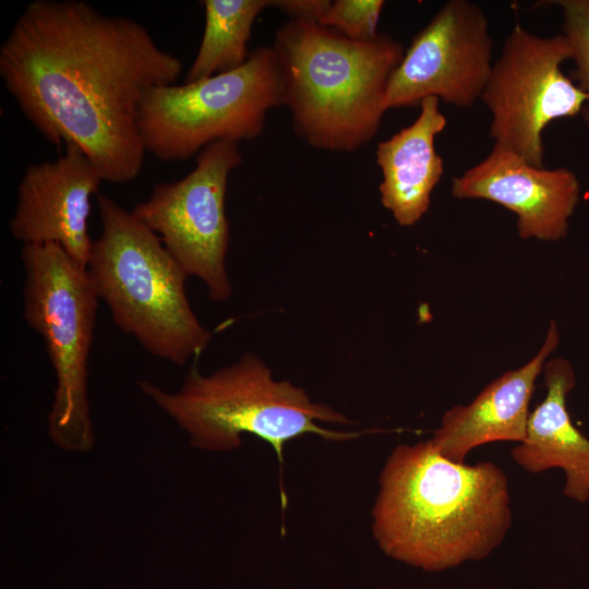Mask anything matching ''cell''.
Listing matches in <instances>:
<instances>
[{
    "instance_id": "obj_1",
    "label": "cell",
    "mask_w": 589,
    "mask_h": 589,
    "mask_svg": "<svg viewBox=\"0 0 589 589\" xmlns=\"http://www.w3.org/2000/svg\"><path fill=\"white\" fill-rule=\"evenodd\" d=\"M182 69L140 22L81 0L29 2L0 47V77L25 118L48 142L77 144L113 183L142 170L145 93Z\"/></svg>"
},
{
    "instance_id": "obj_2",
    "label": "cell",
    "mask_w": 589,
    "mask_h": 589,
    "mask_svg": "<svg viewBox=\"0 0 589 589\" xmlns=\"http://www.w3.org/2000/svg\"><path fill=\"white\" fill-rule=\"evenodd\" d=\"M508 488L492 461H452L431 440L399 444L378 478L372 534L386 555L430 572L480 561L512 527Z\"/></svg>"
},
{
    "instance_id": "obj_3",
    "label": "cell",
    "mask_w": 589,
    "mask_h": 589,
    "mask_svg": "<svg viewBox=\"0 0 589 589\" xmlns=\"http://www.w3.org/2000/svg\"><path fill=\"white\" fill-rule=\"evenodd\" d=\"M281 106L310 146L353 152L377 133L388 80L404 45L387 34L350 39L318 23L289 20L275 34Z\"/></svg>"
},
{
    "instance_id": "obj_4",
    "label": "cell",
    "mask_w": 589,
    "mask_h": 589,
    "mask_svg": "<svg viewBox=\"0 0 589 589\" xmlns=\"http://www.w3.org/2000/svg\"><path fill=\"white\" fill-rule=\"evenodd\" d=\"M140 390L189 436L191 446L216 453L238 448L244 434L267 442L283 462L285 445L306 434L329 441H348L362 432L329 430L320 423L349 424L332 407L315 402L289 381H277L253 352L211 374L194 359L181 387L168 392L146 380Z\"/></svg>"
},
{
    "instance_id": "obj_5",
    "label": "cell",
    "mask_w": 589,
    "mask_h": 589,
    "mask_svg": "<svg viewBox=\"0 0 589 589\" xmlns=\"http://www.w3.org/2000/svg\"><path fill=\"white\" fill-rule=\"evenodd\" d=\"M96 202L101 231L86 271L98 299L149 354L184 366L212 339L188 299V274L131 212L106 194Z\"/></svg>"
},
{
    "instance_id": "obj_6",
    "label": "cell",
    "mask_w": 589,
    "mask_h": 589,
    "mask_svg": "<svg viewBox=\"0 0 589 589\" xmlns=\"http://www.w3.org/2000/svg\"><path fill=\"white\" fill-rule=\"evenodd\" d=\"M23 317L44 340L56 387L48 435L62 450L87 453L95 435L87 380L99 299L85 267L56 243L21 250Z\"/></svg>"
},
{
    "instance_id": "obj_7",
    "label": "cell",
    "mask_w": 589,
    "mask_h": 589,
    "mask_svg": "<svg viewBox=\"0 0 589 589\" xmlns=\"http://www.w3.org/2000/svg\"><path fill=\"white\" fill-rule=\"evenodd\" d=\"M281 107L279 73L272 46L251 50L238 69L183 84L149 88L139 128L145 152L181 161L223 139L252 140L268 110Z\"/></svg>"
},
{
    "instance_id": "obj_8",
    "label": "cell",
    "mask_w": 589,
    "mask_h": 589,
    "mask_svg": "<svg viewBox=\"0 0 589 589\" xmlns=\"http://www.w3.org/2000/svg\"><path fill=\"white\" fill-rule=\"evenodd\" d=\"M241 163L239 141L217 140L199 152L190 173L157 183L131 211L159 237L189 277L202 280L211 300L218 303L232 294L226 267L230 240L226 192L230 173Z\"/></svg>"
},
{
    "instance_id": "obj_9",
    "label": "cell",
    "mask_w": 589,
    "mask_h": 589,
    "mask_svg": "<svg viewBox=\"0 0 589 589\" xmlns=\"http://www.w3.org/2000/svg\"><path fill=\"white\" fill-rule=\"evenodd\" d=\"M573 59L563 34L541 37L516 24L493 63L481 100L492 115L494 145L543 167V131L582 111L587 95L561 70Z\"/></svg>"
},
{
    "instance_id": "obj_10",
    "label": "cell",
    "mask_w": 589,
    "mask_h": 589,
    "mask_svg": "<svg viewBox=\"0 0 589 589\" xmlns=\"http://www.w3.org/2000/svg\"><path fill=\"white\" fill-rule=\"evenodd\" d=\"M492 49L485 12L468 0L447 1L416 34L392 73L386 109L420 106L428 97L472 106L490 76Z\"/></svg>"
},
{
    "instance_id": "obj_11",
    "label": "cell",
    "mask_w": 589,
    "mask_h": 589,
    "mask_svg": "<svg viewBox=\"0 0 589 589\" xmlns=\"http://www.w3.org/2000/svg\"><path fill=\"white\" fill-rule=\"evenodd\" d=\"M64 146L59 158L25 169L8 227L23 245L59 244L86 268L93 242L88 235L91 200L103 179L82 147L73 142Z\"/></svg>"
},
{
    "instance_id": "obj_12",
    "label": "cell",
    "mask_w": 589,
    "mask_h": 589,
    "mask_svg": "<svg viewBox=\"0 0 589 589\" xmlns=\"http://www.w3.org/2000/svg\"><path fill=\"white\" fill-rule=\"evenodd\" d=\"M452 194L456 199L489 200L512 211L522 239L557 241L567 235L580 185L566 168L536 167L494 145L483 160L453 178Z\"/></svg>"
},
{
    "instance_id": "obj_13",
    "label": "cell",
    "mask_w": 589,
    "mask_h": 589,
    "mask_svg": "<svg viewBox=\"0 0 589 589\" xmlns=\"http://www.w3.org/2000/svg\"><path fill=\"white\" fill-rule=\"evenodd\" d=\"M558 342L557 325L551 321L540 350L530 361L493 380L470 404L449 408L430 438L438 452L452 461L465 462L478 446L497 441L521 443L536 380Z\"/></svg>"
},
{
    "instance_id": "obj_14",
    "label": "cell",
    "mask_w": 589,
    "mask_h": 589,
    "mask_svg": "<svg viewBox=\"0 0 589 589\" xmlns=\"http://www.w3.org/2000/svg\"><path fill=\"white\" fill-rule=\"evenodd\" d=\"M546 395L530 411L525 440L510 450L524 470L540 473L560 468L565 473L563 495L578 503L589 501V438L572 422L567 395L576 385L570 362L548 359L543 370Z\"/></svg>"
},
{
    "instance_id": "obj_15",
    "label": "cell",
    "mask_w": 589,
    "mask_h": 589,
    "mask_svg": "<svg viewBox=\"0 0 589 589\" xmlns=\"http://www.w3.org/2000/svg\"><path fill=\"white\" fill-rule=\"evenodd\" d=\"M446 124L440 99L428 97L410 125L377 144L381 202L399 226L417 224L429 209L431 193L444 172L434 142Z\"/></svg>"
},
{
    "instance_id": "obj_16",
    "label": "cell",
    "mask_w": 589,
    "mask_h": 589,
    "mask_svg": "<svg viewBox=\"0 0 589 589\" xmlns=\"http://www.w3.org/2000/svg\"><path fill=\"white\" fill-rule=\"evenodd\" d=\"M204 31L185 83L197 82L243 65L254 21L269 0H204Z\"/></svg>"
},
{
    "instance_id": "obj_17",
    "label": "cell",
    "mask_w": 589,
    "mask_h": 589,
    "mask_svg": "<svg viewBox=\"0 0 589 589\" xmlns=\"http://www.w3.org/2000/svg\"><path fill=\"white\" fill-rule=\"evenodd\" d=\"M383 7L382 0H335L320 24L350 39L370 41L380 35L377 25Z\"/></svg>"
},
{
    "instance_id": "obj_18",
    "label": "cell",
    "mask_w": 589,
    "mask_h": 589,
    "mask_svg": "<svg viewBox=\"0 0 589 589\" xmlns=\"http://www.w3.org/2000/svg\"><path fill=\"white\" fill-rule=\"evenodd\" d=\"M556 3L563 12L562 34L573 48L576 63L573 77L588 97L581 113L589 128V0H560Z\"/></svg>"
},
{
    "instance_id": "obj_19",
    "label": "cell",
    "mask_w": 589,
    "mask_h": 589,
    "mask_svg": "<svg viewBox=\"0 0 589 589\" xmlns=\"http://www.w3.org/2000/svg\"><path fill=\"white\" fill-rule=\"evenodd\" d=\"M330 2L329 0H269V7L278 9L290 20L320 24Z\"/></svg>"
}]
</instances>
